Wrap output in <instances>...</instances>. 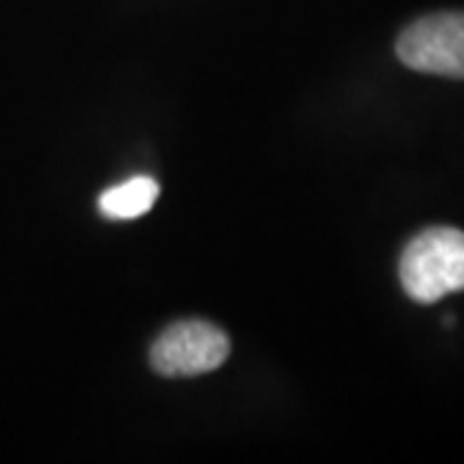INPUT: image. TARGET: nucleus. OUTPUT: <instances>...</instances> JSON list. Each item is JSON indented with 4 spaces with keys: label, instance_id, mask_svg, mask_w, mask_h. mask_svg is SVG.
I'll list each match as a JSON object with an SVG mask.
<instances>
[{
    "label": "nucleus",
    "instance_id": "nucleus-4",
    "mask_svg": "<svg viewBox=\"0 0 464 464\" xmlns=\"http://www.w3.org/2000/svg\"><path fill=\"white\" fill-rule=\"evenodd\" d=\"M160 186L150 176H134L130 181L119 183L114 188H106L101 194L99 209L109 219H134L148 215L152 204L158 201Z\"/></svg>",
    "mask_w": 464,
    "mask_h": 464
},
{
    "label": "nucleus",
    "instance_id": "nucleus-3",
    "mask_svg": "<svg viewBox=\"0 0 464 464\" xmlns=\"http://www.w3.org/2000/svg\"><path fill=\"white\" fill-rule=\"evenodd\" d=\"M400 63L418 72L464 81V14H431L400 34Z\"/></svg>",
    "mask_w": 464,
    "mask_h": 464
},
{
    "label": "nucleus",
    "instance_id": "nucleus-2",
    "mask_svg": "<svg viewBox=\"0 0 464 464\" xmlns=\"http://www.w3.org/2000/svg\"><path fill=\"white\" fill-rule=\"evenodd\" d=\"M230 356V338L207 320H181L158 335L150 364L163 377H199L215 372Z\"/></svg>",
    "mask_w": 464,
    "mask_h": 464
},
{
    "label": "nucleus",
    "instance_id": "nucleus-1",
    "mask_svg": "<svg viewBox=\"0 0 464 464\" xmlns=\"http://www.w3.org/2000/svg\"><path fill=\"white\" fill-rule=\"evenodd\" d=\"M400 282L405 295L420 304L464 292V232L457 227L418 232L400 256Z\"/></svg>",
    "mask_w": 464,
    "mask_h": 464
}]
</instances>
